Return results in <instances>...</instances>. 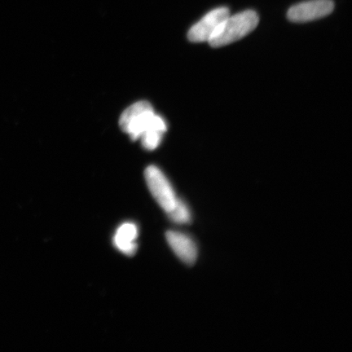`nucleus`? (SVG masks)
<instances>
[{
  "label": "nucleus",
  "mask_w": 352,
  "mask_h": 352,
  "mask_svg": "<svg viewBox=\"0 0 352 352\" xmlns=\"http://www.w3.org/2000/svg\"><path fill=\"white\" fill-rule=\"evenodd\" d=\"M167 243L180 261L187 265H193L198 256V248L195 240L186 233L168 231L166 233Z\"/></svg>",
  "instance_id": "obj_6"
},
{
  "label": "nucleus",
  "mask_w": 352,
  "mask_h": 352,
  "mask_svg": "<svg viewBox=\"0 0 352 352\" xmlns=\"http://www.w3.org/2000/svg\"><path fill=\"white\" fill-rule=\"evenodd\" d=\"M228 16L230 10L227 8H218L210 11L189 30V41L193 43L209 42Z\"/></svg>",
  "instance_id": "obj_4"
},
{
  "label": "nucleus",
  "mask_w": 352,
  "mask_h": 352,
  "mask_svg": "<svg viewBox=\"0 0 352 352\" xmlns=\"http://www.w3.org/2000/svg\"><path fill=\"white\" fill-rule=\"evenodd\" d=\"M333 8L332 0H310L290 8L287 16L289 21L302 23L322 19L329 15Z\"/></svg>",
  "instance_id": "obj_5"
},
{
  "label": "nucleus",
  "mask_w": 352,
  "mask_h": 352,
  "mask_svg": "<svg viewBox=\"0 0 352 352\" xmlns=\"http://www.w3.org/2000/svg\"><path fill=\"white\" fill-rule=\"evenodd\" d=\"M138 228L133 223H124L118 228L113 236V245L120 252L129 256L136 253L138 245Z\"/></svg>",
  "instance_id": "obj_7"
},
{
  "label": "nucleus",
  "mask_w": 352,
  "mask_h": 352,
  "mask_svg": "<svg viewBox=\"0 0 352 352\" xmlns=\"http://www.w3.org/2000/svg\"><path fill=\"white\" fill-rule=\"evenodd\" d=\"M171 221L177 224H188L192 221V214L186 202L180 200L175 208L167 213Z\"/></svg>",
  "instance_id": "obj_8"
},
{
  "label": "nucleus",
  "mask_w": 352,
  "mask_h": 352,
  "mask_svg": "<svg viewBox=\"0 0 352 352\" xmlns=\"http://www.w3.org/2000/svg\"><path fill=\"white\" fill-rule=\"evenodd\" d=\"M258 21L257 13L252 10L228 16L208 43L211 47H219L239 41L257 28Z\"/></svg>",
  "instance_id": "obj_2"
},
{
  "label": "nucleus",
  "mask_w": 352,
  "mask_h": 352,
  "mask_svg": "<svg viewBox=\"0 0 352 352\" xmlns=\"http://www.w3.org/2000/svg\"><path fill=\"white\" fill-rule=\"evenodd\" d=\"M120 125L133 140H140L145 132L149 131L164 133L167 130L164 118L154 112L152 105L147 101H139L127 108L122 113Z\"/></svg>",
  "instance_id": "obj_1"
},
{
  "label": "nucleus",
  "mask_w": 352,
  "mask_h": 352,
  "mask_svg": "<svg viewBox=\"0 0 352 352\" xmlns=\"http://www.w3.org/2000/svg\"><path fill=\"white\" fill-rule=\"evenodd\" d=\"M144 177L154 199L166 214L170 212L178 204L179 198L176 196L168 179L155 166L147 167L144 171Z\"/></svg>",
  "instance_id": "obj_3"
}]
</instances>
